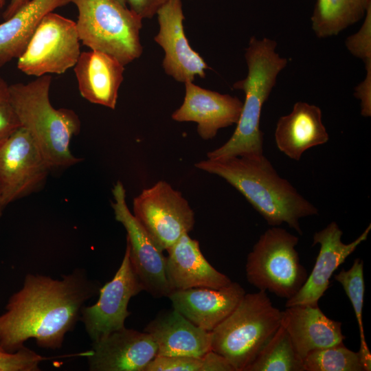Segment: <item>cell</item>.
Returning a JSON list of instances; mask_svg holds the SVG:
<instances>
[{
	"label": "cell",
	"instance_id": "cell-6",
	"mask_svg": "<svg viewBox=\"0 0 371 371\" xmlns=\"http://www.w3.org/2000/svg\"><path fill=\"white\" fill-rule=\"evenodd\" d=\"M78 10L79 38L91 50L117 58L124 66L142 54V19L116 0H69Z\"/></svg>",
	"mask_w": 371,
	"mask_h": 371
},
{
	"label": "cell",
	"instance_id": "cell-17",
	"mask_svg": "<svg viewBox=\"0 0 371 371\" xmlns=\"http://www.w3.org/2000/svg\"><path fill=\"white\" fill-rule=\"evenodd\" d=\"M245 293L240 284L232 282L220 289L174 290L168 297L174 309L194 324L211 332L234 311Z\"/></svg>",
	"mask_w": 371,
	"mask_h": 371
},
{
	"label": "cell",
	"instance_id": "cell-3",
	"mask_svg": "<svg viewBox=\"0 0 371 371\" xmlns=\"http://www.w3.org/2000/svg\"><path fill=\"white\" fill-rule=\"evenodd\" d=\"M277 43L268 38L251 37L245 50L248 68L245 78L233 85L245 95L236 128L221 147L208 152L207 159L255 157L263 154V133L260 128L262 108L274 87L288 59L276 52Z\"/></svg>",
	"mask_w": 371,
	"mask_h": 371
},
{
	"label": "cell",
	"instance_id": "cell-5",
	"mask_svg": "<svg viewBox=\"0 0 371 371\" xmlns=\"http://www.w3.org/2000/svg\"><path fill=\"white\" fill-rule=\"evenodd\" d=\"M282 311L266 291L245 293L234 311L211 333V350L245 371L281 324Z\"/></svg>",
	"mask_w": 371,
	"mask_h": 371
},
{
	"label": "cell",
	"instance_id": "cell-12",
	"mask_svg": "<svg viewBox=\"0 0 371 371\" xmlns=\"http://www.w3.org/2000/svg\"><path fill=\"white\" fill-rule=\"evenodd\" d=\"M143 291L132 268L128 249L126 247L120 267L114 277L99 289L95 304L83 306L80 320L92 342L125 327L130 300Z\"/></svg>",
	"mask_w": 371,
	"mask_h": 371
},
{
	"label": "cell",
	"instance_id": "cell-27",
	"mask_svg": "<svg viewBox=\"0 0 371 371\" xmlns=\"http://www.w3.org/2000/svg\"><path fill=\"white\" fill-rule=\"evenodd\" d=\"M303 363L304 371H366L360 352L348 349L344 343L312 350Z\"/></svg>",
	"mask_w": 371,
	"mask_h": 371
},
{
	"label": "cell",
	"instance_id": "cell-8",
	"mask_svg": "<svg viewBox=\"0 0 371 371\" xmlns=\"http://www.w3.org/2000/svg\"><path fill=\"white\" fill-rule=\"evenodd\" d=\"M76 23L54 12L45 15L18 58L28 76L62 74L76 64L80 52Z\"/></svg>",
	"mask_w": 371,
	"mask_h": 371
},
{
	"label": "cell",
	"instance_id": "cell-38",
	"mask_svg": "<svg viewBox=\"0 0 371 371\" xmlns=\"http://www.w3.org/2000/svg\"><path fill=\"white\" fill-rule=\"evenodd\" d=\"M3 2L6 3L7 0H2Z\"/></svg>",
	"mask_w": 371,
	"mask_h": 371
},
{
	"label": "cell",
	"instance_id": "cell-19",
	"mask_svg": "<svg viewBox=\"0 0 371 371\" xmlns=\"http://www.w3.org/2000/svg\"><path fill=\"white\" fill-rule=\"evenodd\" d=\"M166 273L172 291L196 287L220 289L232 280L212 267L202 254L199 241L188 234L167 250Z\"/></svg>",
	"mask_w": 371,
	"mask_h": 371
},
{
	"label": "cell",
	"instance_id": "cell-30",
	"mask_svg": "<svg viewBox=\"0 0 371 371\" xmlns=\"http://www.w3.org/2000/svg\"><path fill=\"white\" fill-rule=\"evenodd\" d=\"M203 357L156 356L144 371H202Z\"/></svg>",
	"mask_w": 371,
	"mask_h": 371
},
{
	"label": "cell",
	"instance_id": "cell-1",
	"mask_svg": "<svg viewBox=\"0 0 371 371\" xmlns=\"http://www.w3.org/2000/svg\"><path fill=\"white\" fill-rule=\"evenodd\" d=\"M99 289L82 269L62 276L60 280L27 274L0 315V347L14 352L33 338L40 348H61L65 335L80 319L84 304Z\"/></svg>",
	"mask_w": 371,
	"mask_h": 371
},
{
	"label": "cell",
	"instance_id": "cell-15",
	"mask_svg": "<svg viewBox=\"0 0 371 371\" xmlns=\"http://www.w3.org/2000/svg\"><path fill=\"white\" fill-rule=\"evenodd\" d=\"M87 357L91 371H144L157 356V346L146 332L126 328L92 342Z\"/></svg>",
	"mask_w": 371,
	"mask_h": 371
},
{
	"label": "cell",
	"instance_id": "cell-29",
	"mask_svg": "<svg viewBox=\"0 0 371 371\" xmlns=\"http://www.w3.org/2000/svg\"><path fill=\"white\" fill-rule=\"evenodd\" d=\"M364 19L359 31L348 37L346 45L350 53L364 60L367 73H371V6L368 9Z\"/></svg>",
	"mask_w": 371,
	"mask_h": 371
},
{
	"label": "cell",
	"instance_id": "cell-14",
	"mask_svg": "<svg viewBox=\"0 0 371 371\" xmlns=\"http://www.w3.org/2000/svg\"><path fill=\"white\" fill-rule=\"evenodd\" d=\"M370 229L369 224L357 238L348 244L342 242L343 232L335 221L315 232L312 245L319 244L320 248L315 265L300 291L286 300L285 307L297 304L318 305L319 299L330 286L334 272L367 239Z\"/></svg>",
	"mask_w": 371,
	"mask_h": 371
},
{
	"label": "cell",
	"instance_id": "cell-23",
	"mask_svg": "<svg viewBox=\"0 0 371 371\" xmlns=\"http://www.w3.org/2000/svg\"><path fill=\"white\" fill-rule=\"evenodd\" d=\"M68 3L69 0H30L1 23L0 67L22 54L45 15Z\"/></svg>",
	"mask_w": 371,
	"mask_h": 371
},
{
	"label": "cell",
	"instance_id": "cell-31",
	"mask_svg": "<svg viewBox=\"0 0 371 371\" xmlns=\"http://www.w3.org/2000/svg\"><path fill=\"white\" fill-rule=\"evenodd\" d=\"M21 127L10 100L9 85L0 77V143Z\"/></svg>",
	"mask_w": 371,
	"mask_h": 371
},
{
	"label": "cell",
	"instance_id": "cell-22",
	"mask_svg": "<svg viewBox=\"0 0 371 371\" xmlns=\"http://www.w3.org/2000/svg\"><path fill=\"white\" fill-rule=\"evenodd\" d=\"M319 107L305 102L294 104L290 113L276 124L277 148L290 159L298 161L308 149L326 143L329 135L324 126Z\"/></svg>",
	"mask_w": 371,
	"mask_h": 371
},
{
	"label": "cell",
	"instance_id": "cell-34",
	"mask_svg": "<svg viewBox=\"0 0 371 371\" xmlns=\"http://www.w3.org/2000/svg\"><path fill=\"white\" fill-rule=\"evenodd\" d=\"M30 0H10V2L3 12V18L6 20L15 14Z\"/></svg>",
	"mask_w": 371,
	"mask_h": 371
},
{
	"label": "cell",
	"instance_id": "cell-39",
	"mask_svg": "<svg viewBox=\"0 0 371 371\" xmlns=\"http://www.w3.org/2000/svg\"><path fill=\"white\" fill-rule=\"evenodd\" d=\"M0 350H3L1 347H0Z\"/></svg>",
	"mask_w": 371,
	"mask_h": 371
},
{
	"label": "cell",
	"instance_id": "cell-13",
	"mask_svg": "<svg viewBox=\"0 0 371 371\" xmlns=\"http://www.w3.org/2000/svg\"><path fill=\"white\" fill-rule=\"evenodd\" d=\"M159 30L155 41L165 52L166 73L181 82L204 78L208 68L203 58L189 45L183 30L181 0H168L157 11Z\"/></svg>",
	"mask_w": 371,
	"mask_h": 371
},
{
	"label": "cell",
	"instance_id": "cell-37",
	"mask_svg": "<svg viewBox=\"0 0 371 371\" xmlns=\"http://www.w3.org/2000/svg\"><path fill=\"white\" fill-rule=\"evenodd\" d=\"M5 4V2H3L2 0H0V12L1 10L3 9Z\"/></svg>",
	"mask_w": 371,
	"mask_h": 371
},
{
	"label": "cell",
	"instance_id": "cell-33",
	"mask_svg": "<svg viewBox=\"0 0 371 371\" xmlns=\"http://www.w3.org/2000/svg\"><path fill=\"white\" fill-rule=\"evenodd\" d=\"M202 371H236L223 356L210 350L203 356Z\"/></svg>",
	"mask_w": 371,
	"mask_h": 371
},
{
	"label": "cell",
	"instance_id": "cell-26",
	"mask_svg": "<svg viewBox=\"0 0 371 371\" xmlns=\"http://www.w3.org/2000/svg\"><path fill=\"white\" fill-rule=\"evenodd\" d=\"M335 280L341 284L348 297L355 311L360 333V352L366 371L371 370V355L366 341L362 319V311L365 293L363 278V262L356 258L348 270L342 269L334 276Z\"/></svg>",
	"mask_w": 371,
	"mask_h": 371
},
{
	"label": "cell",
	"instance_id": "cell-9",
	"mask_svg": "<svg viewBox=\"0 0 371 371\" xmlns=\"http://www.w3.org/2000/svg\"><path fill=\"white\" fill-rule=\"evenodd\" d=\"M133 205V215L162 251L194 227V213L188 201L165 181L143 190Z\"/></svg>",
	"mask_w": 371,
	"mask_h": 371
},
{
	"label": "cell",
	"instance_id": "cell-16",
	"mask_svg": "<svg viewBox=\"0 0 371 371\" xmlns=\"http://www.w3.org/2000/svg\"><path fill=\"white\" fill-rule=\"evenodd\" d=\"M182 105L172 115L177 122L197 123V132L205 140L214 137L221 128L237 124L243 102L237 97L221 94L185 82Z\"/></svg>",
	"mask_w": 371,
	"mask_h": 371
},
{
	"label": "cell",
	"instance_id": "cell-24",
	"mask_svg": "<svg viewBox=\"0 0 371 371\" xmlns=\"http://www.w3.org/2000/svg\"><path fill=\"white\" fill-rule=\"evenodd\" d=\"M371 0H316L311 18L319 38L336 36L363 19Z\"/></svg>",
	"mask_w": 371,
	"mask_h": 371
},
{
	"label": "cell",
	"instance_id": "cell-4",
	"mask_svg": "<svg viewBox=\"0 0 371 371\" xmlns=\"http://www.w3.org/2000/svg\"><path fill=\"white\" fill-rule=\"evenodd\" d=\"M52 76L44 75L27 83L9 85L11 102L21 127L35 140L50 168L68 167L80 159L70 150L73 136L80 129L76 113L55 109L49 100Z\"/></svg>",
	"mask_w": 371,
	"mask_h": 371
},
{
	"label": "cell",
	"instance_id": "cell-25",
	"mask_svg": "<svg viewBox=\"0 0 371 371\" xmlns=\"http://www.w3.org/2000/svg\"><path fill=\"white\" fill-rule=\"evenodd\" d=\"M245 371H304V368L303 360L297 354L290 337L280 324Z\"/></svg>",
	"mask_w": 371,
	"mask_h": 371
},
{
	"label": "cell",
	"instance_id": "cell-32",
	"mask_svg": "<svg viewBox=\"0 0 371 371\" xmlns=\"http://www.w3.org/2000/svg\"><path fill=\"white\" fill-rule=\"evenodd\" d=\"M168 0H126L128 8L142 19L151 18Z\"/></svg>",
	"mask_w": 371,
	"mask_h": 371
},
{
	"label": "cell",
	"instance_id": "cell-7",
	"mask_svg": "<svg viewBox=\"0 0 371 371\" xmlns=\"http://www.w3.org/2000/svg\"><path fill=\"white\" fill-rule=\"evenodd\" d=\"M299 238L278 226L267 229L247 257L246 278L259 291L289 299L305 283L308 274L295 246Z\"/></svg>",
	"mask_w": 371,
	"mask_h": 371
},
{
	"label": "cell",
	"instance_id": "cell-21",
	"mask_svg": "<svg viewBox=\"0 0 371 371\" xmlns=\"http://www.w3.org/2000/svg\"><path fill=\"white\" fill-rule=\"evenodd\" d=\"M124 65L106 53L91 50L82 52L74 66L80 95L89 102L114 109Z\"/></svg>",
	"mask_w": 371,
	"mask_h": 371
},
{
	"label": "cell",
	"instance_id": "cell-18",
	"mask_svg": "<svg viewBox=\"0 0 371 371\" xmlns=\"http://www.w3.org/2000/svg\"><path fill=\"white\" fill-rule=\"evenodd\" d=\"M281 325L302 360L312 350L341 344L346 338L341 323L328 317L318 305L286 307L282 311Z\"/></svg>",
	"mask_w": 371,
	"mask_h": 371
},
{
	"label": "cell",
	"instance_id": "cell-28",
	"mask_svg": "<svg viewBox=\"0 0 371 371\" xmlns=\"http://www.w3.org/2000/svg\"><path fill=\"white\" fill-rule=\"evenodd\" d=\"M49 359L25 346L14 352L0 350V371H37L39 363Z\"/></svg>",
	"mask_w": 371,
	"mask_h": 371
},
{
	"label": "cell",
	"instance_id": "cell-11",
	"mask_svg": "<svg viewBox=\"0 0 371 371\" xmlns=\"http://www.w3.org/2000/svg\"><path fill=\"white\" fill-rule=\"evenodd\" d=\"M52 168L29 132L19 127L0 143V194L8 204L36 191Z\"/></svg>",
	"mask_w": 371,
	"mask_h": 371
},
{
	"label": "cell",
	"instance_id": "cell-20",
	"mask_svg": "<svg viewBox=\"0 0 371 371\" xmlns=\"http://www.w3.org/2000/svg\"><path fill=\"white\" fill-rule=\"evenodd\" d=\"M155 341L157 356L201 357L211 350V333L175 309L163 310L144 328Z\"/></svg>",
	"mask_w": 371,
	"mask_h": 371
},
{
	"label": "cell",
	"instance_id": "cell-36",
	"mask_svg": "<svg viewBox=\"0 0 371 371\" xmlns=\"http://www.w3.org/2000/svg\"><path fill=\"white\" fill-rule=\"evenodd\" d=\"M116 1H117L122 5H124V6H127L126 0H116Z\"/></svg>",
	"mask_w": 371,
	"mask_h": 371
},
{
	"label": "cell",
	"instance_id": "cell-10",
	"mask_svg": "<svg viewBox=\"0 0 371 371\" xmlns=\"http://www.w3.org/2000/svg\"><path fill=\"white\" fill-rule=\"evenodd\" d=\"M115 220L125 228L126 247L132 268L143 289L153 297H168L172 291L166 273V257L129 210L126 190L117 181L112 190Z\"/></svg>",
	"mask_w": 371,
	"mask_h": 371
},
{
	"label": "cell",
	"instance_id": "cell-35",
	"mask_svg": "<svg viewBox=\"0 0 371 371\" xmlns=\"http://www.w3.org/2000/svg\"><path fill=\"white\" fill-rule=\"evenodd\" d=\"M5 205L3 203V201L2 200L1 194H0V218L1 217L3 214V210L5 208Z\"/></svg>",
	"mask_w": 371,
	"mask_h": 371
},
{
	"label": "cell",
	"instance_id": "cell-2",
	"mask_svg": "<svg viewBox=\"0 0 371 371\" xmlns=\"http://www.w3.org/2000/svg\"><path fill=\"white\" fill-rule=\"evenodd\" d=\"M195 166L224 179L272 227L285 223L302 235L299 220L318 214L317 208L281 177L264 155L207 159Z\"/></svg>",
	"mask_w": 371,
	"mask_h": 371
}]
</instances>
